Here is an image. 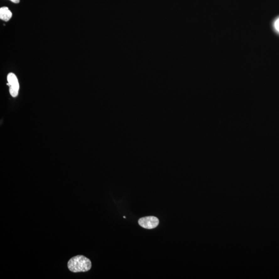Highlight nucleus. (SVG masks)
Instances as JSON below:
<instances>
[{
    "label": "nucleus",
    "mask_w": 279,
    "mask_h": 279,
    "mask_svg": "<svg viewBox=\"0 0 279 279\" xmlns=\"http://www.w3.org/2000/svg\"><path fill=\"white\" fill-rule=\"evenodd\" d=\"M67 266L69 270L74 273L86 272L91 269L92 263L84 256L77 255L68 260Z\"/></svg>",
    "instance_id": "nucleus-1"
},
{
    "label": "nucleus",
    "mask_w": 279,
    "mask_h": 279,
    "mask_svg": "<svg viewBox=\"0 0 279 279\" xmlns=\"http://www.w3.org/2000/svg\"><path fill=\"white\" fill-rule=\"evenodd\" d=\"M8 85L9 86V93L13 97L17 96L19 89V84L16 76L13 73H9L8 76Z\"/></svg>",
    "instance_id": "nucleus-3"
},
{
    "label": "nucleus",
    "mask_w": 279,
    "mask_h": 279,
    "mask_svg": "<svg viewBox=\"0 0 279 279\" xmlns=\"http://www.w3.org/2000/svg\"><path fill=\"white\" fill-rule=\"evenodd\" d=\"M139 225L143 228L152 229L158 226L159 221L158 218L154 216L145 217L138 221Z\"/></svg>",
    "instance_id": "nucleus-2"
},
{
    "label": "nucleus",
    "mask_w": 279,
    "mask_h": 279,
    "mask_svg": "<svg viewBox=\"0 0 279 279\" xmlns=\"http://www.w3.org/2000/svg\"><path fill=\"white\" fill-rule=\"evenodd\" d=\"M10 1L15 3H19L20 2V0H10Z\"/></svg>",
    "instance_id": "nucleus-6"
},
{
    "label": "nucleus",
    "mask_w": 279,
    "mask_h": 279,
    "mask_svg": "<svg viewBox=\"0 0 279 279\" xmlns=\"http://www.w3.org/2000/svg\"><path fill=\"white\" fill-rule=\"evenodd\" d=\"M12 17V12L8 7H2L0 8V18L4 21H8Z\"/></svg>",
    "instance_id": "nucleus-4"
},
{
    "label": "nucleus",
    "mask_w": 279,
    "mask_h": 279,
    "mask_svg": "<svg viewBox=\"0 0 279 279\" xmlns=\"http://www.w3.org/2000/svg\"><path fill=\"white\" fill-rule=\"evenodd\" d=\"M274 27L278 33H279V17L274 22Z\"/></svg>",
    "instance_id": "nucleus-5"
}]
</instances>
